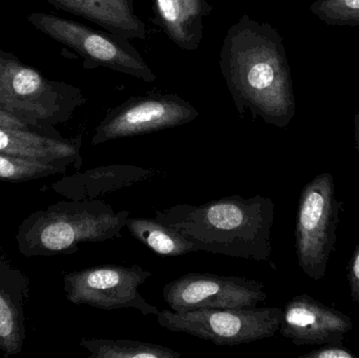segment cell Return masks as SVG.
Returning <instances> with one entry per match:
<instances>
[{"label":"cell","mask_w":359,"mask_h":358,"mask_svg":"<svg viewBox=\"0 0 359 358\" xmlns=\"http://www.w3.org/2000/svg\"><path fill=\"white\" fill-rule=\"evenodd\" d=\"M162 174L161 170L132 164H113L63 177L53 183L50 188L73 201L99 200L109 193L151 180Z\"/></svg>","instance_id":"obj_13"},{"label":"cell","mask_w":359,"mask_h":358,"mask_svg":"<svg viewBox=\"0 0 359 358\" xmlns=\"http://www.w3.org/2000/svg\"><path fill=\"white\" fill-rule=\"evenodd\" d=\"M198 117V111L177 95L130 98L111 109L97 126L92 144L178 128Z\"/></svg>","instance_id":"obj_9"},{"label":"cell","mask_w":359,"mask_h":358,"mask_svg":"<svg viewBox=\"0 0 359 358\" xmlns=\"http://www.w3.org/2000/svg\"><path fill=\"white\" fill-rule=\"evenodd\" d=\"M334 178L323 172L302 189L295 223V250L303 273L314 281L326 275L334 252L339 212Z\"/></svg>","instance_id":"obj_5"},{"label":"cell","mask_w":359,"mask_h":358,"mask_svg":"<svg viewBox=\"0 0 359 358\" xmlns=\"http://www.w3.org/2000/svg\"><path fill=\"white\" fill-rule=\"evenodd\" d=\"M80 347L90 352L88 358H180L174 349L140 340L82 338Z\"/></svg>","instance_id":"obj_18"},{"label":"cell","mask_w":359,"mask_h":358,"mask_svg":"<svg viewBox=\"0 0 359 358\" xmlns=\"http://www.w3.org/2000/svg\"><path fill=\"white\" fill-rule=\"evenodd\" d=\"M130 218L101 200L62 201L29 214L19 225L16 243L25 258L75 254L81 243L121 239Z\"/></svg>","instance_id":"obj_3"},{"label":"cell","mask_w":359,"mask_h":358,"mask_svg":"<svg viewBox=\"0 0 359 358\" xmlns=\"http://www.w3.org/2000/svg\"><path fill=\"white\" fill-rule=\"evenodd\" d=\"M299 358H358V355L343 344H325Z\"/></svg>","instance_id":"obj_21"},{"label":"cell","mask_w":359,"mask_h":358,"mask_svg":"<svg viewBox=\"0 0 359 358\" xmlns=\"http://www.w3.org/2000/svg\"><path fill=\"white\" fill-rule=\"evenodd\" d=\"M353 329V322L345 313L301 294L282 309L280 330L284 338L297 346L343 344L346 334Z\"/></svg>","instance_id":"obj_11"},{"label":"cell","mask_w":359,"mask_h":358,"mask_svg":"<svg viewBox=\"0 0 359 358\" xmlns=\"http://www.w3.org/2000/svg\"><path fill=\"white\" fill-rule=\"evenodd\" d=\"M0 126H2V128H16V130H32L29 126L25 125L20 120L2 111H0Z\"/></svg>","instance_id":"obj_23"},{"label":"cell","mask_w":359,"mask_h":358,"mask_svg":"<svg viewBox=\"0 0 359 358\" xmlns=\"http://www.w3.org/2000/svg\"><path fill=\"white\" fill-rule=\"evenodd\" d=\"M347 271L352 301L359 307V242L350 259Z\"/></svg>","instance_id":"obj_22"},{"label":"cell","mask_w":359,"mask_h":358,"mask_svg":"<svg viewBox=\"0 0 359 358\" xmlns=\"http://www.w3.org/2000/svg\"><path fill=\"white\" fill-rule=\"evenodd\" d=\"M354 138H355L356 149L359 153V109L354 117Z\"/></svg>","instance_id":"obj_24"},{"label":"cell","mask_w":359,"mask_h":358,"mask_svg":"<svg viewBox=\"0 0 359 358\" xmlns=\"http://www.w3.org/2000/svg\"><path fill=\"white\" fill-rule=\"evenodd\" d=\"M29 296V277L0 245V351L6 357L19 354L25 346Z\"/></svg>","instance_id":"obj_12"},{"label":"cell","mask_w":359,"mask_h":358,"mask_svg":"<svg viewBox=\"0 0 359 358\" xmlns=\"http://www.w3.org/2000/svg\"><path fill=\"white\" fill-rule=\"evenodd\" d=\"M156 317L158 324L170 331L189 334L217 346H238L276 336L282 309L202 308L187 312L164 309Z\"/></svg>","instance_id":"obj_6"},{"label":"cell","mask_w":359,"mask_h":358,"mask_svg":"<svg viewBox=\"0 0 359 358\" xmlns=\"http://www.w3.org/2000/svg\"><path fill=\"white\" fill-rule=\"evenodd\" d=\"M62 10L86 17L120 37L147 39V25L135 14L132 0H69Z\"/></svg>","instance_id":"obj_16"},{"label":"cell","mask_w":359,"mask_h":358,"mask_svg":"<svg viewBox=\"0 0 359 358\" xmlns=\"http://www.w3.org/2000/svg\"><path fill=\"white\" fill-rule=\"evenodd\" d=\"M228 90L241 116L287 128L297 113L292 76L280 34L248 15L228 29L219 55Z\"/></svg>","instance_id":"obj_1"},{"label":"cell","mask_w":359,"mask_h":358,"mask_svg":"<svg viewBox=\"0 0 359 358\" xmlns=\"http://www.w3.org/2000/svg\"><path fill=\"white\" fill-rule=\"evenodd\" d=\"M86 102L79 88L46 79L12 53L0 50V111L34 132L60 137L55 128L69 121Z\"/></svg>","instance_id":"obj_4"},{"label":"cell","mask_w":359,"mask_h":358,"mask_svg":"<svg viewBox=\"0 0 359 358\" xmlns=\"http://www.w3.org/2000/svg\"><path fill=\"white\" fill-rule=\"evenodd\" d=\"M310 12L332 27H359V0H316Z\"/></svg>","instance_id":"obj_20"},{"label":"cell","mask_w":359,"mask_h":358,"mask_svg":"<svg viewBox=\"0 0 359 358\" xmlns=\"http://www.w3.org/2000/svg\"><path fill=\"white\" fill-rule=\"evenodd\" d=\"M126 227L137 241L160 256L177 258L196 252L189 240L154 218H128Z\"/></svg>","instance_id":"obj_17"},{"label":"cell","mask_w":359,"mask_h":358,"mask_svg":"<svg viewBox=\"0 0 359 358\" xmlns=\"http://www.w3.org/2000/svg\"><path fill=\"white\" fill-rule=\"evenodd\" d=\"M172 311L202 308H255L266 302L265 286L255 280L190 273L166 284L162 292Z\"/></svg>","instance_id":"obj_10"},{"label":"cell","mask_w":359,"mask_h":358,"mask_svg":"<svg viewBox=\"0 0 359 358\" xmlns=\"http://www.w3.org/2000/svg\"><path fill=\"white\" fill-rule=\"evenodd\" d=\"M69 167L61 164L46 163L37 160L0 153V180L19 183L65 174Z\"/></svg>","instance_id":"obj_19"},{"label":"cell","mask_w":359,"mask_h":358,"mask_svg":"<svg viewBox=\"0 0 359 358\" xmlns=\"http://www.w3.org/2000/svg\"><path fill=\"white\" fill-rule=\"evenodd\" d=\"M48 1L54 4V6H58V8H62L69 0H48Z\"/></svg>","instance_id":"obj_25"},{"label":"cell","mask_w":359,"mask_h":358,"mask_svg":"<svg viewBox=\"0 0 359 358\" xmlns=\"http://www.w3.org/2000/svg\"><path fill=\"white\" fill-rule=\"evenodd\" d=\"M274 208L269 198L231 195L157 210L154 219L189 240L196 252L266 262L272 254Z\"/></svg>","instance_id":"obj_2"},{"label":"cell","mask_w":359,"mask_h":358,"mask_svg":"<svg viewBox=\"0 0 359 358\" xmlns=\"http://www.w3.org/2000/svg\"><path fill=\"white\" fill-rule=\"evenodd\" d=\"M80 147V138L67 140L34 130L0 126V153L6 155L61 164L79 170L83 163Z\"/></svg>","instance_id":"obj_14"},{"label":"cell","mask_w":359,"mask_h":358,"mask_svg":"<svg viewBox=\"0 0 359 358\" xmlns=\"http://www.w3.org/2000/svg\"><path fill=\"white\" fill-rule=\"evenodd\" d=\"M153 277L139 265H99L65 273L63 289L67 301L101 310L136 309L144 317H157L158 307L149 304L139 288Z\"/></svg>","instance_id":"obj_7"},{"label":"cell","mask_w":359,"mask_h":358,"mask_svg":"<svg viewBox=\"0 0 359 358\" xmlns=\"http://www.w3.org/2000/svg\"><path fill=\"white\" fill-rule=\"evenodd\" d=\"M168 37L185 50H198L204 18L211 12L205 0H154Z\"/></svg>","instance_id":"obj_15"},{"label":"cell","mask_w":359,"mask_h":358,"mask_svg":"<svg viewBox=\"0 0 359 358\" xmlns=\"http://www.w3.org/2000/svg\"><path fill=\"white\" fill-rule=\"evenodd\" d=\"M27 20L38 31L73 48L86 60L147 82L156 80V74L138 50L126 38L95 31L81 23L46 13L34 12Z\"/></svg>","instance_id":"obj_8"}]
</instances>
